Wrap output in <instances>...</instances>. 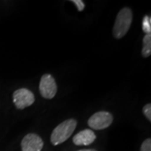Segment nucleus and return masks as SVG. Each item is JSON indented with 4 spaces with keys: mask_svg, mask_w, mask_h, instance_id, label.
Listing matches in <instances>:
<instances>
[{
    "mask_svg": "<svg viewBox=\"0 0 151 151\" xmlns=\"http://www.w3.org/2000/svg\"><path fill=\"white\" fill-rule=\"evenodd\" d=\"M44 146L42 139L36 134H28L21 142L22 151H41Z\"/></svg>",
    "mask_w": 151,
    "mask_h": 151,
    "instance_id": "obj_6",
    "label": "nucleus"
},
{
    "mask_svg": "<svg viewBox=\"0 0 151 151\" xmlns=\"http://www.w3.org/2000/svg\"><path fill=\"white\" fill-rule=\"evenodd\" d=\"M140 151H151V139H147L141 145Z\"/></svg>",
    "mask_w": 151,
    "mask_h": 151,
    "instance_id": "obj_11",
    "label": "nucleus"
},
{
    "mask_svg": "<svg viewBox=\"0 0 151 151\" xmlns=\"http://www.w3.org/2000/svg\"><path fill=\"white\" fill-rule=\"evenodd\" d=\"M143 113L150 122L151 121V105L150 103L146 104L145 106L143 108Z\"/></svg>",
    "mask_w": 151,
    "mask_h": 151,
    "instance_id": "obj_10",
    "label": "nucleus"
},
{
    "mask_svg": "<svg viewBox=\"0 0 151 151\" xmlns=\"http://www.w3.org/2000/svg\"><path fill=\"white\" fill-rule=\"evenodd\" d=\"M151 55V34H147L143 39V49L142 55L144 57H149Z\"/></svg>",
    "mask_w": 151,
    "mask_h": 151,
    "instance_id": "obj_8",
    "label": "nucleus"
},
{
    "mask_svg": "<svg viewBox=\"0 0 151 151\" xmlns=\"http://www.w3.org/2000/svg\"><path fill=\"white\" fill-rule=\"evenodd\" d=\"M77 122L73 119H67L63 123L60 124L55 129H54L51 136L50 141L53 145H58L65 140H67L73 134Z\"/></svg>",
    "mask_w": 151,
    "mask_h": 151,
    "instance_id": "obj_2",
    "label": "nucleus"
},
{
    "mask_svg": "<svg viewBox=\"0 0 151 151\" xmlns=\"http://www.w3.org/2000/svg\"><path fill=\"white\" fill-rule=\"evenodd\" d=\"M39 88L41 96L45 99H52L57 92V86L54 77L50 74L42 76Z\"/></svg>",
    "mask_w": 151,
    "mask_h": 151,
    "instance_id": "obj_5",
    "label": "nucleus"
},
{
    "mask_svg": "<svg viewBox=\"0 0 151 151\" xmlns=\"http://www.w3.org/2000/svg\"><path fill=\"white\" fill-rule=\"evenodd\" d=\"M143 31L145 33V35L147 34H150L151 33V19L150 17H149L148 15H146L143 19Z\"/></svg>",
    "mask_w": 151,
    "mask_h": 151,
    "instance_id": "obj_9",
    "label": "nucleus"
},
{
    "mask_svg": "<svg viewBox=\"0 0 151 151\" xmlns=\"http://www.w3.org/2000/svg\"><path fill=\"white\" fill-rule=\"evenodd\" d=\"M96 139V134L91 129H84L77 133L73 137L72 141L76 145H89Z\"/></svg>",
    "mask_w": 151,
    "mask_h": 151,
    "instance_id": "obj_7",
    "label": "nucleus"
},
{
    "mask_svg": "<svg viewBox=\"0 0 151 151\" xmlns=\"http://www.w3.org/2000/svg\"><path fill=\"white\" fill-rule=\"evenodd\" d=\"M78 151H97L96 150H81Z\"/></svg>",
    "mask_w": 151,
    "mask_h": 151,
    "instance_id": "obj_13",
    "label": "nucleus"
},
{
    "mask_svg": "<svg viewBox=\"0 0 151 151\" xmlns=\"http://www.w3.org/2000/svg\"><path fill=\"white\" fill-rule=\"evenodd\" d=\"M74 4H75L76 7H77V9L78 11H82L84 9H85V4H84V2L83 1H81V0H72L71 1Z\"/></svg>",
    "mask_w": 151,
    "mask_h": 151,
    "instance_id": "obj_12",
    "label": "nucleus"
},
{
    "mask_svg": "<svg viewBox=\"0 0 151 151\" xmlns=\"http://www.w3.org/2000/svg\"><path fill=\"white\" fill-rule=\"evenodd\" d=\"M35 100L33 92L26 88L18 89L13 94V102L18 109H24L31 106Z\"/></svg>",
    "mask_w": 151,
    "mask_h": 151,
    "instance_id": "obj_4",
    "label": "nucleus"
},
{
    "mask_svg": "<svg viewBox=\"0 0 151 151\" xmlns=\"http://www.w3.org/2000/svg\"><path fill=\"white\" fill-rule=\"evenodd\" d=\"M113 121V115L108 112L100 111L94 113L88 119L87 124L90 128L95 130L105 129L108 128Z\"/></svg>",
    "mask_w": 151,
    "mask_h": 151,
    "instance_id": "obj_3",
    "label": "nucleus"
},
{
    "mask_svg": "<svg viewBox=\"0 0 151 151\" xmlns=\"http://www.w3.org/2000/svg\"><path fill=\"white\" fill-rule=\"evenodd\" d=\"M133 21V13L129 8H124L119 11L113 29L114 38L121 39L129 31Z\"/></svg>",
    "mask_w": 151,
    "mask_h": 151,
    "instance_id": "obj_1",
    "label": "nucleus"
}]
</instances>
